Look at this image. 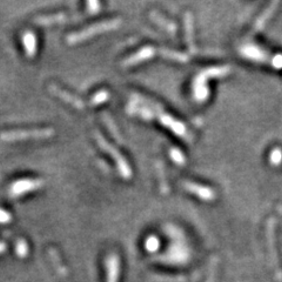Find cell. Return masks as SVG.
Segmentation results:
<instances>
[{"label": "cell", "instance_id": "1", "mask_svg": "<svg viewBox=\"0 0 282 282\" xmlns=\"http://www.w3.org/2000/svg\"><path fill=\"white\" fill-rule=\"evenodd\" d=\"M54 134L52 128L41 129H25V131H11L5 132L0 135V138L5 141H16L24 140V139H45Z\"/></svg>", "mask_w": 282, "mask_h": 282}, {"label": "cell", "instance_id": "2", "mask_svg": "<svg viewBox=\"0 0 282 282\" xmlns=\"http://www.w3.org/2000/svg\"><path fill=\"white\" fill-rule=\"evenodd\" d=\"M44 185L45 182L41 179H24V180L15 181L12 185L11 193L14 197H19V195L26 194L28 192L40 190Z\"/></svg>", "mask_w": 282, "mask_h": 282}, {"label": "cell", "instance_id": "3", "mask_svg": "<svg viewBox=\"0 0 282 282\" xmlns=\"http://www.w3.org/2000/svg\"><path fill=\"white\" fill-rule=\"evenodd\" d=\"M49 91H51L54 95H56V97H59L60 99H62V100H64V101L69 102V104L74 106V107L84 108L85 104L80 100V99L77 98V97H74V95L69 94L68 92L64 91V89H61L60 87H58V86H56V85H51V86H49Z\"/></svg>", "mask_w": 282, "mask_h": 282}, {"label": "cell", "instance_id": "4", "mask_svg": "<svg viewBox=\"0 0 282 282\" xmlns=\"http://www.w3.org/2000/svg\"><path fill=\"white\" fill-rule=\"evenodd\" d=\"M106 268H107V282H118L120 273V261L118 257L111 255L106 261Z\"/></svg>", "mask_w": 282, "mask_h": 282}, {"label": "cell", "instance_id": "5", "mask_svg": "<svg viewBox=\"0 0 282 282\" xmlns=\"http://www.w3.org/2000/svg\"><path fill=\"white\" fill-rule=\"evenodd\" d=\"M22 44H24L25 52L27 58L33 59L36 54V36L34 33L26 32L22 35Z\"/></svg>", "mask_w": 282, "mask_h": 282}, {"label": "cell", "instance_id": "6", "mask_svg": "<svg viewBox=\"0 0 282 282\" xmlns=\"http://www.w3.org/2000/svg\"><path fill=\"white\" fill-rule=\"evenodd\" d=\"M65 20H66V15L62 14V13H59V14L36 16V18L34 19V22L36 25L48 26V25H53V24H59V22H62Z\"/></svg>", "mask_w": 282, "mask_h": 282}, {"label": "cell", "instance_id": "7", "mask_svg": "<svg viewBox=\"0 0 282 282\" xmlns=\"http://www.w3.org/2000/svg\"><path fill=\"white\" fill-rule=\"evenodd\" d=\"M15 251H16V254H18L19 258H26L28 255V252H29V248H28V245L27 242L25 240H18L16 242V246H15Z\"/></svg>", "mask_w": 282, "mask_h": 282}, {"label": "cell", "instance_id": "8", "mask_svg": "<svg viewBox=\"0 0 282 282\" xmlns=\"http://www.w3.org/2000/svg\"><path fill=\"white\" fill-rule=\"evenodd\" d=\"M49 254H51V258H52L53 262H54V264H55L56 270L60 272V273H61L62 275H65L66 273H67V270H66V268H65L64 266H62L60 260H59L58 252H56V251L54 250V248H51V250H49Z\"/></svg>", "mask_w": 282, "mask_h": 282}, {"label": "cell", "instance_id": "9", "mask_svg": "<svg viewBox=\"0 0 282 282\" xmlns=\"http://www.w3.org/2000/svg\"><path fill=\"white\" fill-rule=\"evenodd\" d=\"M12 221V214L5 210H0V224H7Z\"/></svg>", "mask_w": 282, "mask_h": 282}, {"label": "cell", "instance_id": "10", "mask_svg": "<svg viewBox=\"0 0 282 282\" xmlns=\"http://www.w3.org/2000/svg\"><path fill=\"white\" fill-rule=\"evenodd\" d=\"M5 251H6V245L4 244V242H0V254L4 253Z\"/></svg>", "mask_w": 282, "mask_h": 282}]
</instances>
